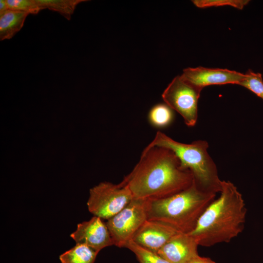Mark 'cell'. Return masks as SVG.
<instances>
[{"label": "cell", "mask_w": 263, "mask_h": 263, "mask_svg": "<svg viewBox=\"0 0 263 263\" xmlns=\"http://www.w3.org/2000/svg\"><path fill=\"white\" fill-rule=\"evenodd\" d=\"M134 197L127 186L120 182H103L90 189L89 211L102 219L112 218L129 204Z\"/></svg>", "instance_id": "obj_5"}, {"label": "cell", "mask_w": 263, "mask_h": 263, "mask_svg": "<svg viewBox=\"0 0 263 263\" xmlns=\"http://www.w3.org/2000/svg\"><path fill=\"white\" fill-rule=\"evenodd\" d=\"M194 180L170 150L146 147L138 162L121 183L134 199L149 200L167 197L189 188Z\"/></svg>", "instance_id": "obj_1"}, {"label": "cell", "mask_w": 263, "mask_h": 263, "mask_svg": "<svg viewBox=\"0 0 263 263\" xmlns=\"http://www.w3.org/2000/svg\"><path fill=\"white\" fill-rule=\"evenodd\" d=\"M240 85L245 87L263 99V80L262 74L249 70Z\"/></svg>", "instance_id": "obj_17"}, {"label": "cell", "mask_w": 263, "mask_h": 263, "mask_svg": "<svg viewBox=\"0 0 263 263\" xmlns=\"http://www.w3.org/2000/svg\"><path fill=\"white\" fill-rule=\"evenodd\" d=\"M188 263H216L210 258L198 255L193 258Z\"/></svg>", "instance_id": "obj_20"}, {"label": "cell", "mask_w": 263, "mask_h": 263, "mask_svg": "<svg viewBox=\"0 0 263 263\" xmlns=\"http://www.w3.org/2000/svg\"><path fill=\"white\" fill-rule=\"evenodd\" d=\"M173 118L172 110L166 104H158L153 106L149 113L150 123L156 128L169 125Z\"/></svg>", "instance_id": "obj_15"}, {"label": "cell", "mask_w": 263, "mask_h": 263, "mask_svg": "<svg viewBox=\"0 0 263 263\" xmlns=\"http://www.w3.org/2000/svg\"><path fill=\"white\" fill-rule=\"evenodd\" d=\"M181 76L190 84L203 89L212 85H240L245 77V74L226 69L198 67L184 69Z\"/></svg>", "instance_id": "obj_8"}, {"label": "cell", "mask_w": 263, "mask_h": 263, "mask_svg": "<svg viewBox=\"0 0 263 263\" xmlns=\"http://www.w3.org/2000/svg\"><path fill=\"white\" fill-rule=\"evenodd\" d=\"M198 246L190 234L179 233L169 240L157 253L170 263H188L199 255Z\"/></svg>", "instance_id": "obj_11"}, {"label": "cell", "mask_w": 263, "mask_h": 263, "mask_svg": "<svg viewBox=\"0 0 263 263\" xmlns=\"http://www.w3.org/2000/svg\"><path fill=\"white\" fill-rule=\"evenodd\" d=\"M147 220V200L134 198L106 224L114 245L124 247Z\"/></svg>", "instance_id": "obj_6"}, {"label": "cell", "mask_w": 263, "mask_h": 263, "mask_svg": "<svg viewBox=\"0 0 263 263\" xmlns=\"http://www.w3.org/2000/svg\"><path fill=\"white\" fill-rule=\"evenodd\" d=\"M29 14L8 10L0 16V40L9 39L22 28Z\"/></svg>", "instance_id": "obj_12"}, {"label": "cell", "mask_w": 263, "mask_h": 263, "mask_svg": "<svg viewBox=\"0 0 263 263\" xmlns=\"http://www.w3.org/2000/svg\"><path fill=\"white\" fill-rule=\"evenodd\" d=\"M9 10L6 0H0V16Z\"/></svg>", "instance_id": "obj_21"}, {"label": "cell", "mask_w": 263, "mask_h": 263, "mask_svg": "<svg viewBox=\"0 0 263 263\" xmlns=\"http://www.w3.org/2000/svg\"><path fill=\"white\" fill-rule=\"evenodd\" d=\"M98 253L84 244H76L59 256L61 263H94Z\"/></svg>", "instance_id": "obj_13"}, {"label": "cell", "mask_w": 263, "mask_h": 263, "mask_svg": "<svg viewBox=\"0 0 263 263\" xmlns=\"http://www.w3.org/2000/svg\"><path fill=\"white\" fill-rule=\"evenodd\" d=\"M70 236L76 244H85L98 253L106 247L114 245L106 224L95 216L78 224Z\"/></svg>", "instance_id": "obj_9"}, {"label": "cell", "mask_w": 263, "mask_h": 263, "mask_svg": "<svg viewBox=\"0 0 263 263\" xmlns=\"http://www.w3.org/2000/svg\"><path fill=\"white\" fill-rule=\"evenodd\" d=\"M154 146L171 150L179 158L181 167L189 170L199 187L207 191L220 192L221 182L216 166L207 151L208 143L198 140L189 144L178 142L158 131L146 147Z\"/></svg>", "instance_id": "obj_4"}, {"label": "cell", "mask_w": 263, "mask_h": 263, "mask_svg": "<svg viewBox=\"0 0 263 263\" xmlns=\"http://www.w3.org/2000/svg\"><path fill=\"white\" fill-rule=\"evenodd\" d=\"M195 5L199 8L229 5L242 9L249 1L247 0H195Z\"/></svg>", "instance_id": "obj_19"}, {"label": "cell", "mask_w": 263, "mask_h": 263, "mask_svg": "<svg viewBox=\"0 0 263 263\" xmlns=\"http://www.w3.org/2000/svg\"><path fill=\"white\" fill-rule=\"evenodd\" d=\"M42 10L58 12L67 19H71L77 5L84 0H35Z\"/></svg>", "instance_id": "obj_14"}, {"label": "cell", "mask_w": 263, "mask_h": 263, "mask_svg": "<svg viewBox=\"0 0 263 263\" xmlns=\"http://www.w3.org/2000/svg\"><path fill=\"white\" fill-rule=\"evenodd\" d=\"M216 194L202 189L194 180L189 188L173 195L147 200V220L164 223L181 233H190Z\"/></svg>", "instance_id": "obj_3"}, {"label": "cell", "mask_w": 263, "mask_h": 263, "mask_svg": "<svg viewBox=\"0 0 263 263\" xmlns=\"http://www.w3.org/2000/svg\"><path fill=\"white\" fill-rule=\"evenodd\" d=\"M181 233L169 225L147 220L134 234L132 240L152 252L158 251L173 236Z\"/></svg>", "instance_id": "obj_10"}, {"label": "cell", "mask_w": 263, "mask_h": 263, "mask_svg": "<svg viewBox=\"0 0 263 263\" xmlns=\"http://www.w3.org/2000/svg\"><path fill=\"white\" fill-rule=\"evenodd\" d=\"M124 247L132 251L140 263H170L157 253L139 245L132 240L128 242Z\"/></svg>", "instance_id": "obj_16"}, {"label": "cell", "mask_w": 263, "mask_h": 263, "mask_svg": "<svg viewBox=\"0 0 263 263\" xmlns=\"http://www.w3.org/2000/svg\"><path fill=\"white\" fill-rule=\"evenodd\" d=\"M219 193L188 233L199 246L229 243L244 229L247 209L241 193L233 183L225 180L222 181Z\"/></svg>", "instance_id": "obj_2"}, {"label": "cell", "mask_w": 263, "mask_h": 263, "mask_svg": "<svg viewBox=\"0 0 263 263\" xmlns=\"http://www.w3.org/2000/svg\"><path fill=\"white\" fill-rule=\"evenodd\" d=\"M202 89L177 76L169 84L162 94L165 103L178 113L185 123L193 127L198 119V103Z\"/></svg>", "instance_id": "obj_7"}, {"label": "cell", "mask_w": 263, "mask_h": 263, "mask_svg": "<svg viewBox=\"0 0 263 263\" xmlns=\"http://www.w3.org/2000/svg\"><path fill=\"white\" fill-rule=\"evenodd\" d=\"M9 10L37 14L42 10L35 0H6Z\"/></svg>", "instance_id": "obj_18"}]
</instances>
